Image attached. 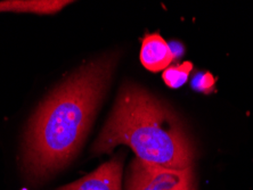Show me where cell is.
<instances>
[{"label":"cell","mask_w":253,"mask_h":190,"mask_svg":"<svg viewBox=\"0 0 253 190\" xmlns=\"http://www.w3.org/2000/svg\"><path fill=\"white\" fill-rule=\"evenodd\" d=\"M114 65V57H105L83 66L40 105L25 137L23 161L30 177L46 178L74 157L107 90Z\"/></svg>","instance_id":"6da1fadb"},{"label":"cell","mask_w":253,"mask_h":190,"mask_svg":"<svg viewBox=\"0 0 253 190\" xmlns=\"http://www.w3.org/2000/svg\"><path fill=\"white\" fill-rule=\"evenodd\" d=\"M118 145H126L141 162L163 169H188L194 159V147L179 118L136 84L121 88L92 150L109 152Z\"/></svg>","instance_id":"7a4b0ae2"},{"label":"cell","mask_w":253,"mask_h":190,"mask_svg":"<svg viewBox=\"0 0 253 190\" xmlns=\"http://www.w3.org/2000/svg\"><path fill=\"white\" fill-rule=\"evenodd\" d=\"M126 190H194L192 167L163 169L136 158L130 165Z\"/></svg>","instance_id":"3957f363"},{"label":"cell","mask_w":253,"mask_h":190,"mask_svg":"<svg viewBox=\"0 0 253 190\" xmlns=\"http://www.w3.org/2000/svg\"><path fill=\"white\" fill-rule=\"evenodd\" d=\"M122 161L119 157L104 163L94 172L57 190H121Z\"/></svg>","instance_id":"277c9868"},{"label":"cell","mask_w":253,"mask_h":190,"mask_svg":"<svg viewBox=\"0 0 253 190\" xmlns=\"http://www.w3.org/2000/svg\"><path fill=\"white\" fill-rule=\"evenodd\" d=\"M174 55L168 42L159 33L146 35L141 42L140 62L151 72H160L168 69Z\"/></svg>","instance_id":"5b68a950"},{"label":"cell","mask_w":253,"mask_h":190,"mask_svg":"<svg viewBox=\"0 0 253 190\" xmlns=\"http://www.w3.org/2000/svg\"><path fill=\"white\" fill-rule=\"evenodd\" d=\"M69 3L71 1L63 0H1L0 13L55 14Z\"/></svg>","instance_id":"8992f818"},{"label":"cell","mask_w":253,"mask_h":190,"mask_svg":"<svg viewBox=\"0 0 253 190\" xmlns=\"http://www.w3.org/2000/svg\"><path fill=\"white\" fill-rule=\"evenodd\" d=\"M193 69L191 62H184L183 64L169 66L163 71L162 79L169 88H179L188 80L189 73Z\"/></svg>","instance_id":"52a82bcc"},{"label":"cell","mask_w":253,"mask_h":190,"mask_svg":"<svg viewBox=\"0 0 253 190\" xmlns=\"http://www.w3.org/2000/svg\"><path fill=\"white\" fill-rule=\"evenodd\" d=\"M213 84L214 79L210 73L199 74V76H196L195 79L193 80V87H194L196 90L203 92H209L212 87H213Z\"/></svg>","instance_id":"ba28073f"}]
</instances>
